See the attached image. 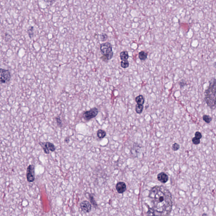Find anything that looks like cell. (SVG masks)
<instances>
[{
  "label": "cell",
  "mask_w": 216,
  "mask_h": 216,
  "mask_svg": "<svg viewBox=\"0 0 216 216\" xmlns=\"http://www.w3.org/2000/svg\"><path fill=\"white\" fill-rule=\"evenodd\" d=\"M179 148H180V145L177 143H175L172 145V149L174 151H177L179 150Z\"/></svg>",
  "instance_id": "obj_23"
},
{
  "label": "cell",
  "mask_w": 216,
  "mask_h": 216,
  "mask_svg": "<svg viewBox=\"0 0 216 216\" xmlns=\"http://www.w3.org/2000/svg\"><path fill=\"white\" fill-rule=\"evenodd\" d=\"M213 65H214V67L215 68V69H216V61L215 62V63H214Z\"/></svg>",
  "instance_id": "obj_28"
},
{
  "label": "cell",
  "mask_w": 216,
  "mask_h": 216,
  "mask_svg": "<svg viewBox=\"0 0 216 216\" xmlns=\"http://www.w3.org/2000/svg\"><path fill=\"white\" fill-rule=\"evenodd\" d=\"M98 109L94 107L90 109V110L85 112L83 114V117L87 121L90 120L92 118H94L98 115Z\"/></svg>",
  "instance_id": "obj_4"
},
{
  "label": "cell",
  "mask_w": 216,
  "mask_h": 216,
  "mask_svg": "<svg viewBox=\"0 0 216 216\" xmlns=\"http://www.w3.org/2000/svg\"><path fill=\"white\" fill-rule=\"evenodd\" d=\"M144 109V106L142 105L137 104L136 106V111L138 114H141Z\"/></svg>",
  "instance_id": "obj_15"
},
{
  "label": "cell",
  "mask_w": 216,
  "mask_h": 216,
  "mask_svg": "<svg viewBox=\"0 0 216 216\" xmlns=\"http://www.w3.org/2000/svg\"><path fill=\"white\" fill-rule=\"evenodd\" d=\"M202 215H207V214H202Z\"/></svg>",
  "instance_id": "obj_29"
},
{
  "label": "cell",
  "mask_w": 216,
  "mask_h": 216,
  "mask_svg": "<svg viewBox=\"0 0 216 216\" xmlns=\"http://www.w3.org/2000/svg\"><path fill=\"white\" fill-rule=\"evenodd\" d=\"M195 137L198 138V139H201L202 137L201 133L199 131L196 132L195 134Z\"/></svg>",
  "instance_id": "obj_25"
},
{
  "label": "cell",
  "mask_w": 216,
  "mask_h": 216,
  "mask_svg": "<svg viewBox=\"0 0 216 216\" xmlns=\"http://www.w3.org/2000/svg\"><path fill=\"white\" fill-rule=\"evenodd\" d=\"M80 207L83 212L85 213H89L92 209L91 204L87 200H84L80 203Z\"/></svg>",
  "instance_id": "obj_8"
},
{
  "label": "cell",
  "mask_w": 216,
  "mask_h": 216,
  "mask_svg": "<svg viewBox=\"0 0 216 216\" xmlns=\"http://www.w3.org/2000/svg\"><path fill=\"white\" fill-rule=\"evenodd\" d=\"M120 58L122 60H128L129 58V55L127 51H123L119 54Z\"/></svg>",
  "instance_id": "obj_12"
},
{
  "label": "cell",
  "mask_w": 216,
  "mask_h": 216,
  "mask_svg": "<svg viewBox=\"0 0 216 216\" xmlns=\"http://www.w3.org/2000/svg\"><path fill=\"white\" fill-rule=\"evenodd\" d=\"M11 74L9 70L4 69H1V78L0 81L1 84L6 83L9 82L11 79Z\"/></svg>",
  "instance_id": "obj_6"
},
{
  "label": "cell",
  "mask_w": 216,
  "mask_h": 216,
  "mask_svg": "<svg viewBox=\"0 0 216 216\" xmlns=\"http://www.w3.org/2000/svg\"><path fill=\"white\" fill-rule=\"evenodd\" d=\"M148 197L152 207L147 212L148 215L168 216L172 211L173 201L169 190L163 185L155 186L150 190Z\"/></svg>",
  "instance_id": "obj_1"
},
{
  "label": "cell",
  "mask_w": 216,
  "mask_h": 216,
  "mask_svg": "<svg viewBox=\"0 0 216 216\" xmlns=\"http://www.w3.org/2000/svg\"><path fill=\"white\" fill-rule=\"evenodd\" d=\"M64 141L65 142V143H68L70 141V139H69V137H66L65 138V140H64Z\"/></svg>",
  "instance_id": "obj_26"
},
{
  "label": "cell",
  "mask_w": 216,
  "mask_h": 216,
  "mask_svg": "<svg viewBox=\"0 0 216 216\" xmlns=\"http://www.w3.org/2000/svg\"><path fill=\"white\" fill-rule=\"evenodd\" d=\"M129 65V63L128 60H123L121 62V66L124 69H126L128 67Z\"/></svg>",
  "instance_id": "obj_17"
},
{
  "label": "cell",
  "mask_w": 216,
  "mask_h": 216,
  "mask_svg": "<svg viewBox=\"0 0 216 216\" xmlns=\"http://www.w3.org/2000/svg\"><path fill=\"white\" fill-rule=\"evenodd\" d=\"M26 178L29 182H32L35 180V167L33 165H30L27 167Z\"/></svg>",
  "instance_id": "obj_5"
},
{
  "label": "cell",
  "mask_w": 216,
  "mask_h": 216,
  "mask_svg": "<svg viewBox=\"0 0 216 216\" xmlns=\"http://www.w3.org/2000/svg\"><path fill=\"white\" fill-rule=\"evenodd\" d=\"M205 102L211 110L216 108V79L212 78L209 81V85L205 91Z\"/></svg>",
  "instance_id": "obj_2"
},
{
  "label": "cell",
  "mask_w": 216,
  "mask_h": 216,
  "mask_svg": "<svg viewBox=\"0 0 216 216\" xmlns=\"http://www.w3.org/2000/svg\"><path fill=\"white\" fill-rule=\"evenodd\" d=\"M100 38L102 42H105L108 38V36L106 33H101L100 35Z\"/></svg>",
  "instance_id": "obj_22"
},
{
  "label": "cell",
  "mask_w": 216,
  "mask_h": 216,
  "mask_svg": "<svg viewBox=\"0 0 216 216\" xmlns=\"http://www.w3.org/2000/svg\"><path fill=\"white\" fill-rule=\"evenodd\" d=\"M89 198H90V202H91L92 204L94 206V207H97L98 206V205H97V203L96 202V200H94L93 196H92L91 194H90Z\"/></svg>",
  "instance_id": "obj_18"
},
{
  "label": "cell",
  "mask_w": 216,
  "mask_h": 216,
  "mask_svg": "<svg viewBox=\"0 0 216 216\" xmlns=\"http://www.w3.org/2000/svg\"><path fill=\"white\" fill-rule=\"evenodd\" d=\"M179 85L180 86V87L181 88H183L184 87L187 85V83L184 80H182L180 81L179 82Z\"/></svg>",
  "instance_id": "obj_24"
},
{
  "label": "cell",
  "mask_w": 216,
  "mask_h": 216,
  "mask_svg": "<svg viewBox=\"0 0 216 216\" xmlns=\"http://www.w3.org/2000/svg\"><path fill=\"white\" fill-rule=\"evenodd\" d=\"M100 49L101 53L103 55L101 58L104 61L107 62L113 57L112 46L110 43L109 42L103 43L101 45Z\"/></svg>",
  "instance_id": "obj_3"
},
{
  "label": "cell",
  "mask_w": 216,
  "mask_h": 216,
  "mask_svg": "<svg viewBox=\"0 0 216 216\" xmlns=\"http://www.w3.org/2000/svg\"><path fill=\"white\" fill-rule=\"evenodd\" d=\"M28 33L29 36L30 38H32V37L33 36V27H31L28 30Z\"/></svg>",
  "instance_id": "obj_20"
},
{
  "label": "cell",
  "mask_w": 216,
  "mask_h": 216,
  "mask_svg": "<svg viewBox=\"0 0 216 216\" xmlns=\"http://www.w3.org/2000/svg\"><path fill=\"white\" fill-rule=\"evenodd\" d=\"M144 98L142 95H139L136 98V101L138 104L144 105Z\"/></svg>",
  "instance_id": "obj_11"
},
{
  "label": "cell",
  "mask_w": 216,
  "mask_h": 216,
  "mask_svg": "<svg viewBox=\"0 0 216 216\" xmlns=\"http://www.w3.org/2000/svg\"><path fill=\"white\" fill-rule=\"evenodd\" d=\"M39 144L43 148V150L44 151L45 153L47 154H49V151L53 152L55 151L56 150L55 145L52 143L49 142H47L43 143L40 142H39Z\"/></svg>",
  "instance_id": "obj_7"
},
{
  "label": "cell",
  "mask_w": 216,
  "mask_h": 216,
  "mask_svg": "<svg viewBox=\"0 0 216 216\" xmlns=\"http://www.w3.org/2000/svg\"><path fill=\"white\" fill-rule=\"evenodd\" d=\"M157 179L162 183H166L168 180V176L164 172H161L157 176Z\"/></svg>",
  "instance_id": "obj_10"
},
{
  "label": "cell",
  "mask_w": 216,
  "mask_h": 216,
  "mask_svg": "<svg viewBox=\"0 0 216 216\" xmlns=\"http://www.w3.org/2000/svg\"><path fill=\"white\" fill-rule=\"evenodd\" d=\"M139 57L141 60H145L147 58V53H146L144 51H141L139 53Z\"/></svg>",
  "instance_id": "obj_14"
},
{
  "label": "cell",
  "mask_w": 216,
  "mask_h": 216,
  "mask_svg": "<svg viewBox=\"0 0 216 216\" xmlns=\"http://www.w3.org/2000/svg\"><path fill=\"white\" fill-rule=\"evenodd\" d=\"M116 189L119 193L122 194L126 190V185L124 182H119L116 185Z\"/></svg>",
  "instance_id": "obj_9"
},
{
  "label": "cell",
  "mask_w": 216,
  "mask_h": 216,
  "mask_svg": "<svg viewBox=\"0 0 216 216\" xmlns=\"http://www.w3.org/2000/svg\"><path fill=\"white\" fill-rule=\"evenodd\" d=\"M192 141L193 144H195V145H198L200 142V139H198V138H197L195 137L193 138L192 139Z\"/></svg>",
  "instance_id": "obj_21"
},
{
  "label": "cell",
  "mask_w": 216,
  "mask_h": 216,
  "mask_svg": "<svg viewBox=\"0 0 216 216\" xmlns=\"http://www.w3.org/2000/svg\"><path fill=\"white\" fill-rule=\"evenodd\" d=\"M97 136L99 139H103L106 136V132L104 130L100 129L97 132Z\"/></svg>",
  "instance_id": "obj_13"
},
{
  "label": "cell",
  "mask_w": 216,
  "mask_h": 216,
  "mask_svg": "<svg viewBox=\"0 0 216 216\" xmlns=\"http://www.w3.org/2000/svg\"><path fill=\"white\" fill-rule=\"evenodd\" d=\"M44 1L50 3L54 1V0H44Z\"/></svg>",
  "instance_id": "obj_27"
},
{
  "label": "cell",
  "mask_w": 216,
  "mask_h": 216,
  "mask_svg": "<svg viewBox=\"0 0 216 216\" xmlns=\"http://www.w3.org/2000/svg\"><path fill=\"white\" fill-rule=\"evenodd\" d=\"M55 119H56L57 123V125L59 127H62L63 126V123H62L61 119H60V117H59V116L55 118Z\"/></svg>",
  "instance_id": "obj_19"
},
{
  "label": "cell",
  "mask_w": 216,
  "mask_h": 216,
  "mask_svg": "<svg viewBox=\"0 0 216 216\" xmlns=\"http://www.w3.org/2000/svg\"><path fill=\"white\" fill-rule=\"evenodd\" d=\"M202 119L207 123H209L212 120V118L210 116L204 115L202 117Z\"/></svg>",
  "instance_id": "obj_16"
}]
</instances>
